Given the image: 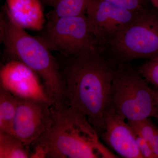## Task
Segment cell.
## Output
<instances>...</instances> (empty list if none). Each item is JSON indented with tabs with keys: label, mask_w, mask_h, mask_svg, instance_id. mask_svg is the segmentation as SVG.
<instances>
[{
	"label": "cell",
	"mask_w": 158,
	"mask_h": 158,
	"mask_svg": "<svg viewBox=\"0 0 158 158\" xmlns=\"http://www.w3.org/2000/svg\"><path fill=\"white\" fill-rule=\"evenodd\" d=\"M52 122L30 145L31 158H116L88 118L65 104L51 106Z\"/></svg>",
	"instance_id": "2"
},
{
	"label": "cell",
	"mask_w": 158,
	"mask_h": 158,
	"mask_svg": "<svg viewBox=\"0 0 158 158\" xmlns=\"http://www.w3.org/2000/svg\"><path fill=\"white\" fill-rule=\"evenodd\" d=\"M152 148L156 158H158V131L155 135L152 144Z\"/></svg>",
	"instance_id": "19"
},
{
	"label": "cell",
	"mask_w": 158,
	"mask_h": 158,
	"mask_svg": "<svg viewBox=\"0 0 158 158\" xmlns=\"http://www.w3.org/2000/svg\"><path fill=\"white\" fill-rule=\"evenodd\" d=\"M55 56L64 104L86 116L100 136L105 130L115 65L100 48L78 56L58 52Z\"/></svg>",
	"instance_id": "1"
},
{
	"label": "cell",
	"mask_w": 158,
	"mask_h": 158,
	"mask_svg": "<svg viewBox=\"0 0 158 158\" xmlns=\"http://www.w3.org/2000/svg\"></svg>",
	"instance_id": "23"
},
{
	"label": "cell",
	"mask_w": 158,
	"mask_h": 158,
	"mask_svg": "<svg viewBox=\"0 0 158 158\" xmlns=\"http://www.w3.org/2000/svg\"><path fill=\"white\" fill-rule=\"evenodd\" d=\"M0 40L8 61L17 60L29 66L41 79L52 105L64 103L56 57L38 37L30 35L15 22L6 6L0 14Z\"/></svg>",
	"instance_id": "3"
},
{
	"label": "cell",
	"mask_w": 158,
	"mask_h": 158,
	"mask_svg": "<svg viewBox=\"0 0 158 158\" xmlns=\"http://www.w3.org/2000/svg\"><path fill=\"white\" fill-rule=\"evenodd\" d=\"M17 106V98L0 87V132L10 133Z\"/></svg>",
	"instance_id": "13"
},
{
	"label": "cell",
	"mask_w": 158,
	"mask_h": 158,
	"mask_svg": "<svg viewBox=\"0 0 158 158\" xmlns=\"http://www.w3.org/2000/svg\"><path fill=\"white\" fill-rule=\"evenodd\" d=\"M129 11L139 12L153 6L150 0H105Z\"/></svg>",
	"instance_id": "17"
},
{
	"label": "cell",
	"mask_w": 158,
	"mask_h": 158,
	"mask_svg": "<svg viewBox=\"0 0 158 158\" xmlns=\"http://www.w3.org/2000/svg\"><path fill=\"white\" fill-rule=\"evenodd\" d=\"M152 6L158 11V0H150Z\"/></svg>",
	"instance_id": "20"
},
{
	"label": "cell",
	"mask_w": 158,
	"mask_h": 158,
	"mask_svg": "<svg viewBox=\"0 0 158 158\" xmlns=\"http://www.w3.org/2000/svg\"><path fill=\"white\" fill-rule=\"evenodd\" d=\"M42 4L40 0H7L6 6L20 27L40 31L45 24Z\"/></svg>",
	"instance_id": "11"
},
{
	"label": "cell",
	"mask_w": 158,
	"mask_h": 158,
	"mask_svg": "<svg viewBox=\"0 0 158 158\" xmlns=\"http://www.w3.org/2000/svg\"><path fill=\"white\" fill-rule=\"evenodd\" d=\"M139 12L122 9L105 0H90L85 14L102 49L131 24Z\"/></svg>",
	"instance_id": "7"
},
{
	"label": "cell",
	"mask_w": 158,
	"mask_h": 158,
	"mask_svg": "<svg viewBox=\"0 0 158 158\" xmlns=\"http://www.w3.org/2000/svg\"><path fill=\"white\" fill-rule=\"evenodd\" d=\"M156 100L157 102L158 105V90L156 91Z\"/></svg>",
	"instance_id": "21"
},
{
	"label": "cell",
	"mask_w": 158,
	"mask_h": 158,
	"mask_svg": "<svg viewBox=\"0 0 158 158\" xmlns=\"http://www.w3.org/2000/svg\"><path fill=\"white\" fill-rule=\"evenodd\" d=\"M100 137L106 144L126 158H144L128 122L111 107L106 112L105 130Z\"/></svg>",
	"instance_id": "10"
},
{
	"label": "cell",
	"mask_w": 158,
	"mask_h": 158,
	"mask_svg": "<svg viewBox=\"0 0 158 158\" xmlns=\"http://www.w3.org/2000/svg\"><path fill=\"white\" fill-rule=\"evenodd\" d=\"M114 65L158 57V11L151 6L140 11L121 34L102 49Z\"/></svg>",
	"instance_id": "5"
},
{
	"label": "cell",
	"mask_w": 158,
	"mask_h": 158,
	"mask_svg": "<svg viewBox=\"0 0 158 158\" xmlns=\"http://www.w3.org/2000/svg\"><path fill=\"white\" fill-rule=\"evenodd\" d=\"M31 157L30 146L10 133L0 132V158Z\"/></svg>",
	"instance_id": "12"
},
{
	"label": "cell",
	"mask_w": 158,
	"mask_h": 158,
	"mask_svg": "<svg viewBox=\"0 0 158 158\" xmlns=\"http://www.w3.org/2000/svg\"><path fill=\"white\" fill-rule=\"evenodd\" d=\"M40 31L37 37L52 52L78 56L100 48L86 14L61 17L49 15Z\"/></svg>",
	"instance_id": "6"
},
{
	"label": "cell",
	"mask_w": 158,
	"mask_h": 158,
	"mask_svg": "<svg viewBox=\"0 0 158 158\" xmlns=\"http://www.w3.org/2000/svg\"><path fill=\"white\" fill-rule=\"evenodd\" d=\"M17 98L16 113L10 134L30 147L50 125L52 104L40 100Z\"/></svg>",
	"instance_id": "8"
},
{
	"label": "cell",
	"mask_w": 158,
	"mask_h": 158,
	"mask_svg": "<svg viewBox=\"0 0 158 158\" xmlns=\"http://www.w3.org/2000/svg\"><path fill=\"white\" fill-rule=\"evenodd\" d=\"M90 0H48L52 6L51 15L56 17L78 16L86 14Z\"/></svg>",
	"instance_id": "14"
},
{
	"label": "cell",
	"mask_w": 158,
	"mask_h": 158,
	"mask_svg": "<svg viewBox=\"0 0 158 158\" xmlns=\"http://www.w3.org/2000/svg\"><path fill=\"white\" fill-rule=\"evenodd\" d=\"M138 70L148 83L154 85L158 90V57L147 59Z\"/></svg>",
	"instance_id": "16"
},
{
	"label": "cell",
	"mask_w": 158,
	"mask_h": 158,
	"mask_svg": "<svg viewBox=\"0 0 158 158\" xmlns=\"http://www.w3.org/2000/svg\"><path fill=\"white\" fill-rule=\"evenodd\" d=\"M135 134L137 146L144 158H156L148 141L138 134Z\"/></svg>",
	"instance_id": "18"
},
{
	"label": "cell",
	"mask_w": 158,
	"mask_h": 158,
	"mask_svg": "<svg viewBox=\"0 0 158 158\" xmlns=\"http://www.w3.org/2000/svg\"><path fill=\"white\" fill-rule=\"evenodd\" d=\"M0 87L19 98L50 102L39 76L33 69L17 60H8L0 71Z\"/></svg>",
	"instance_id": "9"
},
{
	"label": "cell",
	"mask_w": 158,
	"mask_h": 158,
	"mask_svg": "<svg viewBox=\"0 0 158 158\" xmlns=\"http://www.w3.org/2000/svg\"><path fill=\"white\" fill-rule=\"evenodd\" d=\"M127 121L154 117L158 120L156 91L130 62L114 66L110 105Z\"/></svg>",
	"instance_id": "4"
},
{
	"label": "cell",
	"mask_w": 158,
	"mask_h": 158,
	"mask_svg": "<svg viewBox=\"0 0 158 158\" xmlns=\"http://www.w3.org/2000/svg\"><path fill=\"white\" fill-rule=\"evenodd\" d=\"M42 4H44L47 5L48 0H40Z\"/></svg>",
	"instance_id": "22"
},
{
	"label": "cell",
	"mask_w": 158,
	"mask_h": 158,
	"mask_svg": "<svg viewBox=\"0 0 158 158\" xmlns=\"http://www.w3.org/2000/svg\"><path fill=\"white\" fill-rule=\"evenodd\" d=\"M127 122L133 132L146 139L152 147V144L155 135L158 131V127L153 124L149 118L138 121Z\"/></svg>",
	"instance_id": "15"
}]
</instances>
